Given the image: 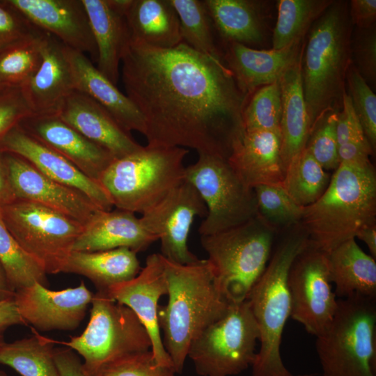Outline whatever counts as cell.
Here are the masks:
<instances>
[{"label":"cell","instance_id":"obj_1","mask_svg":"<svg viewBox=\"0 0 376 376\" xmlns=\"http://www.w3.org/2000/svg\"><path fill=\"white\" fill-rule=\"evenodd\" d=\"M121 63L126 95L143 118L147 145L228 157L244 132L248 96L224 60L182 42L160 49L130 38Z\"/></svg>","mask_w":376,"mask_h":376},{"label":"cell","instance_id":"obj_2","mask_svg":"<svg viewBox=\"0 0 376 376\" xmlns=\"http://www.w3.org/2000/svg\"><path fill=\"white\" fill-rule=\"evenodd\" d=\"M163 263L168 301L159 307V324L173 367L181 373L193 340L231 303L217 288L207 259L180 264L163 257Z\"/></svg>","mask_w":376,"mask_h":376},{"label":"cell","instance_id":"obj_3","mask_svg":"<svg viewBox=\"0 0 376 376\" xmlns=\"http://www.w3.org/2000/svg\"><path fill=\"white\" fill-rule=\"evenodd\" d=\"M348 3L334 1L308 31L301 54L304 95L311 130L329 109L339 110L352 63Z\"/></svg>","mask_w":376,"mask_h":376},{"label":"cell","instance_id":"obj_4","mask_svg":"<svg viewBox=\"0 0 376 376\" xmlns=\"http://www.w3.org/2000/svg\"><path fill=\"white\" fill-rule=\"evenodd\" d=\"M299 224L310 244L324 253L376 224V172L372 163L340 164L323 194L303 207Z\"/></svg>","mask_w":376,"mask_h":376},{"label":"cell","instance_id":"obj_5","mask_svg":"<svg viewBox=\"0 0 376 376\" xmlns=\"http://www.w3.org/2000/svg\"><path fill=\"white\" fill-rule=\"evenodd\" d=\"M308 243L301 228L285 237L276 246L265 270L246 298L259 331L260 346L251 366L253 376H295L283 362L281 344L291 312L289 270Z\"/></svg>","mask_w":376,"mask_h":376},{"label":"cell","instance_id":"obj_6","mask_svg":"<svg viewBox=\"0 0 376 376\" xmlns=\"http://www.w3.org/2000/svg\"><path fill=\"white\" fill-rule=\"evenodd\" d=\"M188 149L146 145L114 159L98 182L116 208L143 214L185 180Z\"/></svg>","mask_w":376,"mask_h":376},{"label":"cell","instance_id":"obj_7","mask_svg":"<svg viewBox=\"0 0 376 376\" xmlns=\"http://www.w3.org/2000/svg\"><path fill=\"white\" fill-rule=\"evenodd\" d=\"M276 232L258 214L237 226L201 236L215 283L230 303L246 300L263 274Z\"/></svg>","mask_w":376,"mask_h":376},{"label":"cell","instance_id":"obj_8","mask_svg":"<svg viewBox=\"0 0 376 376\" xmlns=\"http://www.w3.org/2000/svg\"><path fill=\"white\" fill-rule=\"evenodd\" d=\"M315 349L323 376H376V297L338 299Z\"/></svg>","mask_w":376,"mask_h":376},{"label":"cell","instance_id":"obj_9","mask_svg":"<svg viewBox=\"0 0 376 376\" xmlns=\"http://www.w3.org/2000/svg\"><path fill=\"white\" fill-rule=\"evenodd\" d=\"M91 304L84 331L63 343L82 357L91 376L121 358L151 350L147 330L130 308L97 291Z\"/></svg>","mask_w":376,"mask_h":376},{"label":"cell","instance_id":"obj_10","mask_svg":"<svg viewBox=\"0 0 376 376\" xmlns=\"http://www.w3.org/2000/svg\"><path fill=\"white\" fill-rule=\"evenodd\" d=\"M259 331L247 299L227 311L191 343L187 357L200 376H231L251 367Z\"/></svg>","mask_w":376,"mask_h":376},{"label":"cell","instance_id":"obj_11","mask_svg":"<svg viewBox=\"0 0 376 376\" xmlns=\"http://www.w3.org/2000/svg\"><path fill=\"white\" fill-rule=\"evenodd\" d=\"M185 180L206 205L207 214L198 228L201 236L237 226L258 214L253 189L242 181L228 158L198 153L197 160L185 166Z\"/></svg>","mask_w":376,"mask_h":376},{"label":"cell","instance_id":"obj_12","mask_svg":"<svg viewBox=\"0 0 376 376\" xmlns=\"http://www.w3.org/2000/svg\"><path fill=\"white\" fill-rule=\"evenodd\" d=\"M0 209L9 232L47 274L63 272L84 225L26 200L16 198Z\"/></svg>","mask_w":376,"mask_h":376},{"label":"cell","instance_id":"obj_13","mask_svg":"<svg viewBox=\"0 0 376 376\" xmlns=\"http://www.w3.org/2000/svg\"><path fill=\"white\" fill-rule=\"evenodd\" d=\"M290 318L315 337L331 323L338 306L326 253L308 244L297 256L289 270Z\"/></svg>","mask_w":376,"mask_h":376},{"label":"cell","instance_id":"obj_14","mask_svg":"<svg viewBox=\"0 0 376 376\" xmlns=\"http://www.w3.org/2000/svg\"><path fill=\"white\" fill-rule=\"evenodd\" d=\"M207 214L201 196L184 180L162 200L141 214L145 228L160 241L159 253L169 260L190 264L198 258L189 250L188 238L196 217Z\"/></svg>","mask_w":376,"mask_h":376},{"label":"cell","instance_id":"obj_15","mask_svg":"<svg viewBox=\"0 0 376 376\" xmlns=\"http://www.w3.org/2000/svg\"><path fill=\"white\" fill-rule=\"evenodd\" d=\"M12 191L85 225L100 210L86 195L47 176L20 156L1 152Z\"/></svg>","mask_w":376,"mask_h":376},{"label":"cell","instance_id":"obj_16","mask_svg":"<svg viewBox=\"0 0 376 376\" xmlns=\"http://www.w3.org/2000/svg\"><path fill=\"white\" fill-rule=\"evenodd\" d=\"M93 295L83 281L77 287L61 290L36 283L16 290L14 301L20 316L35 329L69 331L79 326Z\"/></svg>","mask_w":376,"mask_h":376},{"label":"cell","instance_id":"obj_17","mask_svg":"<svg viewBox=\"0 0 376 376\" xmlns=\"http://www.w3.org/2000/svg\"><path fill=\"white\" fill-rule=\"evenodd\" d=\"M167 292L163 257L160 253H152L134 278L111 286L105 293L130 308L138 317L150 338L151 351L157 362L173 367L163 345L158 320V302Z\"/></svg>","mask_w":376,"mask_h":376},{"label":"cell","instance_id":"obj_18","mask_svg":"<svg viewBox=\"0 0 376 376\" xmlns=\"http://www.w3.org/2000/svg\"><path fill=\"white\" fill-rule=\"evenodd\" d=\"M6 1L40 30L97 61V47L82 0Z\"/></svg>","mask_w":376,"mask_h":376},{"label":"cell","instance_id":"obj_19","mask_svg":"<svg viewBox=\"0 0 376 376\" xmlns=\"http://www.w3.org/2000/svg\"><path fill=\"white\" fill-rule=\"evenodd\" d=\"M0 152L17 155L27 160L40 172L86 195L97 206L112 210L107 191L54 149L25 132L19 125L0 140Z\"/></svg>","mask_w":376,"mask_h":376},{"label":"cell","instance_id":"obj_20","mask_svg":"<svg viewBox=\"0 0 376 376\" xmlns=\"http://www.w3.org/2000/svg\"><path fill=\"white\" fill-rule=\"evenodd\" d=\"M19 125L97 182L115 159L109 151L86 139L56 115L31 116Z\"/></svg>","mask_w":376,"mask_h":376},{"label":"cell","instance_id":"obj_21","mask_svg":"<svg viewBox=\"0 0 376 376\" xmlns=\"http://www.w3.org/2000/svg\"><path fill=\"white\" fill-rule=\"evenodd\" d=\"M33 116L56 115L75 91L64 45L46 33L39 66L20 87Z\"/></svg>","mask_w":376,"mask_h":376},{"label":"cell","instance_id":"obj_22","mask_svg":"<svg viewBox=\"0 0 376 376\" xmlns=\"http://www.w3.org/2000/svg\"><path fill=\"white\" fill-rule=\"evenodd\" d=\"M56 115L86 139L109 151L115 159L142 146L100 104L80 91H73Z\"/></svg>","mask_w":376,"mask_h":376},{"label":"cell","instance_id":"obj_23","mask_svg":"<svg viewBox=\"0 0 376 376\" xmlns=\"http://www.w3.org/2000/svg\"><path fill=\"white\" fill-rule=\"evenodd\" d=\"M281 147L279 132L244 131L233 143L228 160L250 188L260 185H282L285 167Z\"/></svg>","mask_w":376,"mask_h":376},{"label":"cell","instance_id":"obj_24","mask_svg":"<svg viewBox=\"0 0 376 376\" xmlns=\"http://www.w3.org/2000/svg\"><path fill=\"white\" fill-rule=\"evenodd\" d=\"M131 0H82L95 41L97 70L113 84L120 77L119 65L130 39L125 12Z\"/></svg>","mask_w":376,"mask_h":376},{"label":"cell","instance_id":"obj_25","mask_svg":"<svg viewBox=\"0 0 376 376\" xmlns=\"http://www.w3.org/2000/svg\"><path fill=\"white\" fill-rule=\"evenodd\" d=\"M157 237L135 213L120 210H100L84 226L72 251L93 252L127 248L136 253L146 250Z\"/></svg>","mask_w":376,"mask_h":376},{"label":"cell","instance_id":"obj_26","mask_svg":"<svg viewBox=\"0 0 376 376\" xmlns=\"http://www.w3.org/2000/svg\"><path fill=\"white\" fill-rule=\"evenodd\" d=\"M304 39L281 49H256L232 42L226 44L223 60L243 94L249 96L260 87L278 81L297 58Z\"/></svg>","mask_w":376,"mask_h":376},{"label":"cell","instance_id":"obj_27","mask_svg":"<svg viewBox=\"0 0 376 376\" xmlns=\"http://www.w3.org/2000/svg\"><path fill=\"white\" fill-rule=\"evenodd\" d=\"M64 51L75 90L100 104L125 131H136L143 135V118L131 100L104 77L86 55L65 45Z\"/></svg>","mask_w":376,"mask_h":376},{"label":"cell","instance_id":"obj_28","mask_svg":"<svg viewBox=\"0 0 376 376\" xmlns=\"http://www.w3.org/2000/svg\"><path fill=\"white\" fill-rule=\"evenodd\" d=\"M301 54V50L279 80L282 105L281 152L285 169L305 148L311 131L302 86Z\"/></svg>","mask_w":376,"mask_h":376},{"label":"cell","instance_id":"obj_29","mask_svg":"<svg viewBox=\"0 0 376 376\" xmlns=\"http://www.w3.org/2000/svg\"><path fill=\"white\" fill-rule=\"evenodd\" d=\"M330 279L338 299L359 295L376 297V262L355 238L326 253Z\"/></svg>","mask_w":376,"mask_h":376},{"label":"cell","instance_id":"obj_30","mask_svg":"<svg viewBox=\"0 0 376 376\" xmlns=\"http://www.w3.org/2000/svg\"><path fill=\"white\" fill-rule=\"evenodd\" d=\"M125 16L134 40L160 49L182 42L179 18L170 0H131Z\"/></svg>","mask_w":376,"mask_h":376},{"label":"cell","instance_id":"obj_31","mask_svg":"<svg viewBox=\"0 0 376 376\" xmlns=\"http://www.w3.org/2000/svg\"><path fill=\"white\" fill-rule=\"evenodd\" d=\"M136 252L127 248L86 252L72 251L63 269L88 279L97 292L130 281L141 271Z\"/></svg>","mask_w":376,"mask_h":376},{"label":"cell","instance_id":"obj_32","mask_svg":"<svg viewBox=\"0 0 376 376\" xmlns=\"http://www.w3.org/2000/svg\"><path fill=\"white\" fill-rule=\"evenodd\" d=\"M215 32L228 43L246 47L264 38L261 2L252 0H203Z\"/></svg>","mask_w":376,"mask_h":376},{"label":"cell","instance_id":"obj_33","mask_svg":"<svg viewBox=\"0 0 376 376\" xmlns=\"http://www.w3.org/2000/svg\"><path fill=\"white\" fill-rule=\"evenodd\" d=\"M29 337L0 346V364L21 376H59L54 357L55 341L32 329Z\"/></svg>","mask_w":376,"mask_h":376},{"label":"cell","instance_id":"obj_34","mask_svg":"<svg viewBox=\"0 0 376 376\" xmlns=\"http://www.w3.org/2000/svg\"><path fill=\"white\" fill-rule=\"evenodd\" d=\"M334 0H280L272 49H281L304 39L313 24Z\"/></svg>","mask_w":376,"mask_h":376},{"label":"cell","instance_id":"obj_35","mask_svg":"<svg viewBox=\"0 0 376 376\" xmlns=\"http://www.w3.org/2000/svg\"><path fill=\"white\" fill-rule=\"evenodd\" d=\"M330 179V174L305 148L287 166L281 186L296 204L304 207L319 199Z\"/></svg>","mask_w":376,"mask_h":376},{"label":"cell","instance_id":"obj_36","mask_svg":"<svg viewBox=\"0 0 376 376\" xmlns=\"http://www.w3.org/2000/svg\"><path fill=\"white\" fill-rule=\"evenodd\" d=\"M170 1L179 18L182 42L204 55L223 60V54L216 45L215 31L203 1Z\"/></svg>","mask_w":376,"mask_h":376},{"label":"cell","instance_id":"obj_37","mask_svg":"<svg viewBox=\"0 0 376 376\" xmlns=\"http://www.w3.org/2000/svg\"><path fill=\"white\" fill-rule=\"evenodd\" d=\"M0 264L11 288L18 290L38 283L47 287V273L9 232L0 209Z\"/></svg>","mask_w":376,"mask_h":376},{"label":"cell","instance_id":"obj_38","mask_svg":"<svg viewBox=\"0 0 376 376\" xmlns=\"http://www.w3.org/2000/svg\"><path fill=\"white\" fill-rule=\"evenodd\" d=\"M45 34L42 31L0 52V91L21 87L36 70Z\"/></svg>","mask_w":376,"mask_h":376},{"label":"cell","instance_id":"obj_39","mask_svg":"<svg viewBox=\"0 0 376 376\" xmlns=\"http://www.w3.org/2000/svg\"><path fill=\"white\" fill-rule=\"evenodd\" d=\"M250 95L242 112L244 131L280 132L282 105L279 81L260 87Z\"/></svg>","mask_w":376,"mask_h":376},{"label":"cell","instance_id":"obj_40","mask_svg":"<svg viewBox=\"0 0 376 376\" xmlns=\"http://www.w3.org/2000/svg\"><path fill=\"white\" fill-rule=\"evenodd\" d=\"M253 189L258 215L273 228L299 224L303 207L295 203L281 185H260Z\"/></svg>","mask_w":376,"mask_h":376},{"label":"cell","instance_id":"obj_41","mask_svg":"<svg viewBox=\"0 0 376 376\" xmlns=\"http://www.w3.org/2000/svg\"><path fill=\"white\" fill-rule=\"evenodd\" d=\"M338 111L329 109L318 118L312 127L305 147L326 171H335L340 164L336 134Z\"/></svg>","mask_w":376,"mask_h":376},{"label":"cell","instance_id":"obj_42","mask_svg":"<svg viewBox=\"0 0 376 376\" xmlns=\"http://www.w3.org/2000/svg\"><path fill=\"white\" fill-rule=\"evenodd\" d=\"M347 95L359 119L366 137L374 150L376 147V95L353 63L347 75Z\"/></svg>","mask_w":376,"mask_h":376},{"label":"cell","instance_id":"obj_43","mask_svg":"<svg viewBox=\"0 0 376 376\" xmlns=\"http://www.w3.org/2000/svg\"><path fill=\"white\" fill-rule=\"evenodd\" d=\"M175 373L173 367L159 364L150 350L121 358L95 376H174Z\"/></svg>","mask_w":376,"mask_h":376},{"label":"cell","instance_id":"obj_44","mask_svg":"<svg viewBox=\"0 0 376 376\" xmlns=\"http://www.w3.org/2000/svg\"><path fill=\"white\" fill-rule=\"evenodd\" d=\"M353 65L368 83L376 81V31L375 25L366 29L357 28L352 36Z\"/></svg>","mask_w":376,"mask_h":376},{"label":"cell","instance_id":"obj_45","mask_svg":"<svg viewBox=\"0 0 376 376\" xmlns=\"http://www.w3.org/2000/svg\"><path fill=\"white\" fill-rule=\"evenodd\" d=\"M40 31L6 0H0V52Z\"/></svg>","mask_w":376,"mask_h":376},{"label":"cell","instance_id":"obj_46","mask_svg":"<svg viewBox=\"0 0 376 376\" xmlns=\"http://www.w3.org/2000/svg\"><path fill=\"white\" fill-rule=\"evenodd\" d=\"M33 113L20 87L0 93V140Z\"/></svg>","mask_w":376,"mask_h":376},{"label":"cell","instance_id":"obj_47","mask_svg":"<svg viewBox=\"0 0 376 376\" xmlns=\"http://www.w3.org/2000/svg\"><path fill=\"white\" fill-rule=\"evenodd\" d=\"M341 110L338 112L336 134L338 146L348 141L367 139L359 119L354 109L351 98L345 92Z\"/></svg>","mask_w":376,"mask_h":376},{"label":"cell","instance_id":"obj_48","mask_svg":"<svg viewBox=\"0 0 376 376\" xmlns=\"http://www.w3.org/2000/svg\"><path fill=\"white\" fill-rule=\"evenodd\" d=\"M374 149L368 141H348L338 146L340 164L365 165L370 163Z\"/></svg>","mask_w":376,"mask_h":376},{"label":"cell","instance_id":"obj_49","mask_svg":"<svg viewBox=\"0 0 376 376\" xmlns=\"http://www.w3.org/2000/svg\"><path fill=\"white\" fill-rule=\"evenodd\" d=\"M54 357L59 376H91L72 349L55 347Z\"/></svg>","mask_w":376,"mask_h":376},{"label":"cell","instance_id":"obj_50","mask_svg":"<svg viewBox=\"0 0 376 376\" xmlns=\"http://www.w3.org/2000/svg\"><path fill=\"white\" fill-rule=\"evenodd\" d=\"M349 14L352 25L366 29L375 25L376 19L375 0H352Z\"/></svg>","mask_w":376,"mask_h":376},{"label":"cell","instance_id":"obj_51","mask_svg":"<svg viewBox=\"0 0 376 376\" xmlns=\"http://www.w3.org/2000/svg\"><path fill=\"white\" fill-rule=\"evenodd\" d=\"M26 324L18 313L14 299L0 302V346L6 341L5 332L15 325Z\"/></svg>","mask_w":376,"mask_h":376},{"label":"cell","instance_id":"obj_52","mask_svg":"<svg viewBox=\"0 0 376 376\" xmlns=\"http://www.w3.org/2000/svg\"><path fill=\"white\" fill-rule=\"evenodd\" d=\"M15 199L8 182L2 155L0 152V205L9 203Z\"/></svg>","mask_w":376,"mask_h":376},{"label":"cell","instance_id":"obj_53","mask_svg":"<svg viewBox=\"0 0 376 376\" xmlns=\"http://www.w3.org/2000/svg\"><path fill=\"white\" fill-rule=\"evenodd\" d=\"M368 246L371 256L376 258V224L366 226L359 230L355 235Z\"/></svg>","mask_w":376,"mask_h":376},{"label":"cell","instance_id":"obj_54","mask_svg":"<svg viewBox=\"0 0 376 376\" xmlns=\"http://www.w3.org/2000/svg\"><path fill=\"white\" fill-rule=\"evenodd\" d=\"M15 291L10 285L0 264V302L14 299Z\"/></svg>","mask_w":376,"mask_h":376},{"label":"cell","instance_id":"obj_55","mask_svg":"<svg viewBox=\"0 0 376 376\" xmlns=\"http://www.w3.org/2000/svg\"><path fill=\"white\" fill-rule=\"evenodd\" d=\"M315 374H300V375H295V376H314Z\"/></svg>","mask_w":376,"mask_h":376},{"label":"cell","instance_id":"obj_56","mask_svg":"<svg viewBox=\"0 0 376 376\" xmlns=\"http://www.w3.org/2000/svg\"><path fill=\"white\" fill-rule=\"evenodd\" d=\"M0 376H8V375L3 370L0 369Z\"/></svg>","mask_w":376,"mask_h":376},{"label":"cell","instance_id":"obj_57","mask_svg":"<svg viewBox=\"0 0 376 376\" xmlns=\"http://www.w3.org/2000/svg\"><path fill=\"white\" fill-rule=\"evenodd\" d=\"M0 93H1V91H0Z\"/></svg>","mask_w":376,"mask_h":376}]
</instances>
